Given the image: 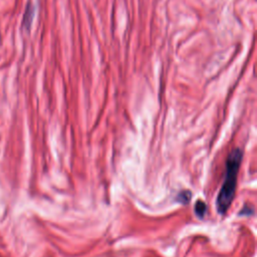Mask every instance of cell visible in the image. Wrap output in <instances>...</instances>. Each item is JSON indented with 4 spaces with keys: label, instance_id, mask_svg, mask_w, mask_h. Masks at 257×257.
I'll list each match as a JSON object with an SVG mask.
<instances>
[{
    "label": "cell",
    "instance_id": "3957f363",
    "mask_svg": "<svg viewBox=\"0 0 257 257\" xmlns=\"http://www.w3.org/2000/svg\"><path fill=\"white\" fill-rule=\"evenodd\" d=\"M207 212V205L204 201L202 200H198L195 204V213L197 215L198 218H204V216L206 215Z\"/></svg>",
    "mask_w": 257,
    "mask_h": 257
},
{
    "label": "cell",
    "instance_id": "277c9868",
    "mask_svg": "<svg viewBox=\"0 0 257 257\" xmlns=\"http://www.w3.org/2000/svg\"><path fill=\"white\" fill-rule=\"evenodd\" d=\"M191 197H192V193L188 190H185V191H182L179 193V195L177 196V200H178V202L186 205L190 202Z\"/></svg>",
    "mask_w": 257,
    "mask_h": 257
},
{
    "label": "cell",
    "instance_id": "5b68a950",
    "mask_svg": "<svg viewBox=\"0 0 257 257\" xmlns=\"http://www.w3.org/2000/svg\"><path fill=\"white\" fill-rule=\"evenodd\" d=\"M254 213V209L251 206L245 205L244 208L240 211V215H252Z\"/></svg>",
    "mask_w": 257,
    "mask_h": 257
},
{
    "label": "cell",
    "instance_id": "6da1fadb",
    "mask_svg": "<svg viewBox=\"0 0 257 257\" xmlns=\"http://www.w3.org/2000/svg\"><path fill=\"white\" fill-rule=\"evenodd\" d=\"M242 156L243 153L241 149L236 148L229 154L226 160L225 178L216 200V208L220 215L227 213L234 199L237 185V176L240 169Z\"/></svg>",
    "mask_w": 257,
    "mask_h": 257
},
{
    "label": "cell",
    "instance_id": "7a4b0ae2",
    "mask_svg": "<svg viewBox=\"0 0 257 257\" xmlns=\"http://www.w3.org/2000/svg\"><path fill=\"white\" fill-rule=\"evenodd\" d=\"M33 16H34V7L32 5L31 2L27 3L24 15H23V20H22V27L26 30L29 31L31 24H32V20H33Z\"/></svg>",
    "mask_w": 257,
    "mask_h": 257
}]
</instances>
